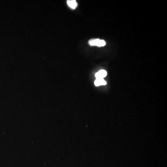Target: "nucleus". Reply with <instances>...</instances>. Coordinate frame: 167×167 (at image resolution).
I'll use <instances>...</instances> for the list:
<instances>
[{
  "mask_svg": "<svg viewBox=\"0 0 167 167\" xmlns=\"http://www.w3.org/2000/svg\"><path fill=\"white\" fill-rule=\"evenodd\" d=\"M89 44L91 46H97L99 47L106 46V42L104 40L98 39H93L89 41Z\"/></svg>",
  "mask_w": 167,
  "mask_h": 167,
  "instance_id": "obj_1",
  "label": "nucleus"
},
{
  "mask_svg": "<svg viewBox=\"0 0 167 167\" xmlns=\"http://www.w3.org/2000/svg\"><path fill=\"white\" fill-rule=\"evenodd\" d=\"M107 72L106 70H101L96 73L95 77L97 79L104 78L107 76Z\"/></svg>",
  "mask_w": 167,
  "mask_h": 167,
  "instance_id": "obj_2",
  "label": "nucleus"
},
{
  "mask_svg": "<svg viewBox=\"0 0 167 167\" xmlns=\"http://www.w3.org/2000/svg\"><path fill=\"white\" fill-rule=\"evenodd\" d=\"M67 3L68 6H69L70 8L74 10L78 6V3L76 2V1L75 0H69L67 1Z\"/></svg>",
  "mask_w": 167,
  "mask_h": 167,
  "instance_id": "obj_3",
  "label": "nucleus"
},
{
  "mask_svg": "<svg viewBox=\"0 0 167 167\" xmlns=\"http://www.w3.org/2000/svg\"><path fill=\"white\" fill-rule=\"evenodd\" d=\"M106 82L104 80V78L96 79V80L94 82V84L96 87H98V86H100V85H106Z\"/></svg>",
  "mask_w": 167,
  "mask_h": 167,
  "instance_id": "obj_4",
  "label": "nucleus"
}]
</instances>
